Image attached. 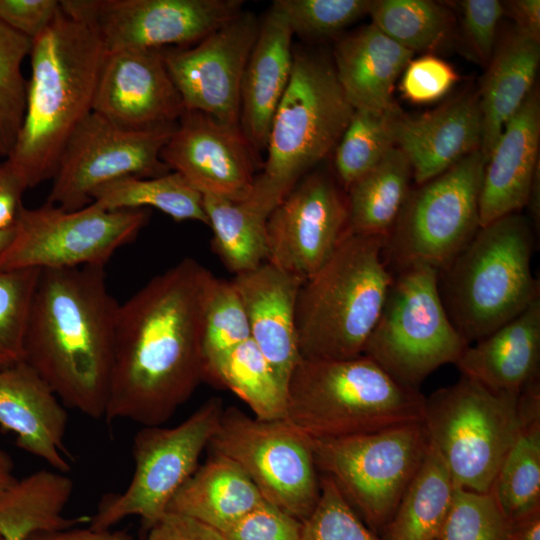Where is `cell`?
Listing matches in <instances>:
<instances>
[{
  "label": "cell",
  "mask_w": 540,
  "mask_h": 540,
  "mask_svg": "<svg viewBox=\"0 0 540 540\" xmlns=\"http://www.w3.org/2000/svg\"><path fill=\"white\" fill-rule=\"evenodd\" d=\"M216 278L187 257L119 304L107 423L162 425L204 380V316Z\"/></svg>",
  "instance_id": "6da1fadb"
},
{
  "label": "cell",
  "mask_w": 540,
  "mask_h": 540,
  "mask_svg": "<svg viewBox=\"0 0 540 540\" xmlns=\"http://www.w3.org/2000/svg\"><path fill=\"white\" fill-rule=\"evenodd\" d=\"M118 307L104 266L41 270L31 302L23 361L93 419L106 411Z\"/></svg>",
  "instance_id": "7a4b0ae2"
},
{
  "label": "cell",
  "mask_w": 540,
  "mask_h": 540,
  "mask_svg": "<svg viewBox=\"0 0 540 540\" xmlns=\"http://www.w3.org/2000/svg\"><path fill=\"white\" fill-rule=\"evenodd\" d=\"M105 56L93 31L62 9L32 41L24 121L7 158L27 188L53 179L69 138L92 112Z\"/></svg>",
  "instance_id": "3957f363"
},
{
  "label": "cell",
  "mask_w": 540,
  "mask_h": 540,
  "mask_svg": "<svg viewBox=\"0 0 540 540\" xmlns=\"http://www.w3.org/2000/svg\"><path fill=\"white\" fill-rule=\"evenodd\" d=\"M384 245L383 236L349 233L304 280L295 314L302 359L362 355L393 281Z\"/></svg>",
  "instance_id": "277c9868"
},
{
  "label": "cell",
  "mask_w": 540,
  "mask_h": 540,
  "mask_svg": "<svg viewBox=\"0 0 540 540\" xmlns=\"http://www.w3.org/2000/svg\"><path fill=\"white\" fill-rule=\"evenodd\" d=\"M425 399L363 355L301 359L289 379L285 420L308 438L349 437L421 421Z\"/></svg>",
  "instance_id": "5b68a950"
},
{
  "label": "cell",
  "mask_w": 540,
  "mask_h": 540,
  "mask_svg": "<svg viewBox=\"0 0 540 540\" xmlns=\"http://www.w3.org/2000/svg\"><path fill=\"white\" fill-rule=\"evenodd\" d=\"M532 224L520 212L479 228L439 272L446 312L468 345L486 337L540 298L531 260Z\"/></svg>",
  "instance_id": "8992f818"
},
{
  "label": "cell",
  "mask_w": 540,
  "mask_h": 540,
  "mask_svg": "<svg viewBox=\"0 0 540 540\" xmlns=\"http://www.w3.org/2000/svg\"><path fill=\"white\" fill-rule=\"evenodd\" d=\"M353 112L334 67L318 56L294 52L290 80L270 126L267 156L251 193L275 208L334 151Z\"/></svg>",
  "instance_id": "52a82bcc"
},
{
  "label": "cell",
  "mask_w": 540,
  "mask_h": 540,
  "mask_svg": "<svg viewBox=\"0 0 540 540\" xmlns=\"http://www.w3.org/2000/svg\"><path fill=\"white\" fill-rule=\"evenodd\" d=\"M519 395L491 391L462 375L426 397L422 421L455 487L490 492L523 425Z\"/></svg>",
  "instance_id": "ba28073f"
},
{
  "label": "cell",
  "mask_w": 540,
  "mask_h": 540,
  "mask_svg": "<svg viewBox=\"0 0 540 540\" xmlns=\"http://www.w3.org/2000/svg\"><path fill=\"white\" fill-rule=\"evenodd\" d=\"M395 272L362 355L399 383L418 389L439 367L456 364L468 344L446 312L438 270L414 264Z\"/></svg>",
  "instance_id": "9c48e42d"
},
{
  "label": "cell",
  "mask_w": 540,
  "mask_h": 540,
  "mask_svg": "<svg viewBox=\"0 0 540 540\" xmlns=\"http://www.w3.org/2000/svg\"><path fill=\"white\" fill-rule=\"evenodd\" d=\"M308 441L317 469L332 479L376 534L391 519L429 447L422 420L368 434Z\"/></svg>",
  "instance_id": "30bf717a"
},
{
  "label": "cell",
  "mask_w": 540,
  "mask_h": 540,
  "mask_svg": "<svg viewBox=\"0 0 540 540\" xmlns=\"http://www.w3.org/2000/svg\"><path fill=\"white\" fill-rule=\"evenodd\" d=\"M485 163L482 152L476 150L410 190L385 238L384 257L390 269L424 264L440 272L468 245L480 228Z\"/></svg>",
  "instance_id": "8fae6325"
},
{
  "label": "cell",
  "mask_w": 540,
  "mask_h": 540,
  "mask_svg": "<svg viewBox=\"0 0 540 540\" xmlns=\"http://www.w3.org/2000/svg\"><path fill=\"white\" fill-rule=\"evenodd\" d=\"M223 410L222 400L212 397L173 427L143 426L133 438L135 468L128 486L123 492L103 497L89 527L109 530L129 516L140 517L147 529L158 522L197 469Z\"/></svg>",
  "instance_id": "7c38bea8"
},
{
  "label": "cell",
  "mask_w": 540,
  "mask_h": 540,
  "mask_svg": "<svg viewBox=\"0 0 540 540\" xmlns=\"http://www.w3.org/2000/svg\"><path fill=\"white\" fill-rule=\"evenodd\" d=\"M236 463L264 500L303 522L320 496V476L308 438L287 420H261L224 408L209 446Z\"/></svg>",
  "instance_id": "4fadbf2b"
},
{
  "label": "cell",
  "mask_w": 540,
  "mask_h": 540,
  "mask_svg": "<svg viewBox=\"0 0 540 540\" xmlns=\"http://www.w3.org/2000/svg\"><path fill=\"white\" fill-rule=\"evenodd\" d=\"M146 209L108 211L94 203L66 211L45 203L23 207L14 238L0 256L1 269L105 266L146 225Z\"/></svg>",
  "instance_id": "5bb4252c"
},
{
  "label": "cell",
  "mask_w": 540,
  "mask_h": 540,
  "mask_svg": "<svg viewBox=\"0 0 540 540\" xmlns=\"http://www.w3.org/2000/svg\"><path fill=\"white\" fill-rule=\"evenodd\" d=\"M176 125L127 129L91 112L61 154L46 203L74 211L91 204L93 192L104 184L170 172L160 154Z\"/></svg>",
  "instance_id": "9a60e30c"
},
{
  "label": "cell",
  "mask_w": 540,
  "mask_h": 540,
  "mask_svg": "<svg viewBox=\"0 0 540 540\" xmlns=\"http://www.w3.org/2000/svg\"><path fill=\"white\" fill-rule=\"evenodd\" d=\"M241 0H62V11L86 24L106 53L187 47L239 15Z\"/></svg>",
  "instance_id": "2e32d148"
},
{
  "label": "cell",
  "mask_w": 540,
  "mask_h": 540,
  "mask_svg": "<svg viewBox=\"0 0 540 540\" xmlns=\"http://www.w3.org/2000/svg\"><path fill=\"white\" fill-rule=\"evenodd\" d=\"M268 259L304 280L349 234L346 192L326 173L305 175L267 219Z\"/></svg>",
  "instance_id": "e0dca14e"
},
{
  "label": "cell",
  "mask_w": 540,
  "mask_h": 540,
  "mask_svg": "<svg viewBox=\"0 0 540 540\" xmlns=\"http://www.w3.org/2000/svg\"><path fill=\"white\" fill-rule=\"evenodd\" d=\"M259 24L242 11L196 45L161 49L186 110L239 124L241 82Z\"/></svg>",
  "instance_id": "ac0fdd59"
},
{
  "label": "cell",
  "mask_w": 540,
  "mask_h": 540,
  "mask_svg": "<svg viewBox=\"0 0 540 540\" xmlns=\"http://www.w3.org/2000/svg\"><path fill=\"white\" fill-rule=\"evenodd\" d=\"M256 153L239 124L185 109L160 158L202 195L241 201L257 176Z\"/></svg>",
  "instance_id": "d6986e66"
},
{
  "label": "cell",
  "mask_w": 540,
  "mask_h": 540,
  "mask_svg": "<svg viewBox=\"0 0 540 540\" xmlns=\"http://www.w3.org/2000/svg\"><path fill=\"white\" fill-rule=\"evenodd\" d=\"M185 110L161 49L106 53L92 112L127 129L175 123Z\"/></svg>",
  "instance_id": "ffe728a7"
},
{
  "label": "cell",
  "mask_w": 540,
  "mask_h": 540,
  "mask_svg": "<svg viewBox=\"0 0 540 540\" xmlns=\"http://www.w3.org/2000/svg\"><path fill=\"white\" fill-rule=\"evenodd\" d=\"M246 311L250 336L287 390L302 359L296 332V303L304 279L266 261L231 280Z\"/></svg>",
  "instance_id": "44dd1931"
},
{
  "label": "cell",
  "mask_w": 540,
  "mask_h": 540,
  "mask_svg": "<svg viewBox=\"0 0 540 540\" xmlns=\"http://www.w3.org/2000/svg\"><path fill=\"white\" fill-rule=\"evenodd\" d=\"M394 136L395 146L411 165L416 184L433 179L480 150L482 117L478 93L462 94L416 116L401 112L395 119Z\"/></svg>",
  "instance_id": "7402d4cb"
},
{
  "label": "cell",
  "mask_w": 540,
  "mask_h": 540,
  "mask_svg": "<svg viewBox=\"0 0 540 540\" xmlns=\"http://www.w3.org/2000/svg\"><path fill=\"white\" fill-rule=\"evenodd\" d=\"M68 414L48 384L24 361L0 368V426L17 446L53 470H70L64 437Z\"/></svg>",
  "instance_id": "603a6c76"
},
{
  "label": "cell",
  "mask_w": 540,
  "mask_h": 540,
  "mask_svg": "<svg viewBox=\"0 0 540 540\" xmlns=\"http://www.w3.org/2000/svg\"><path fill=\"white\" fill-rule=\"evenodd\" d=\"M540 102L535 89L507 122L486 160L480 194V227L527 205L538 174Z\"/></svg>",
  "instance_id": "cb8c5ba5"
},
{
  "label": "cell",
  "mask_w": 540,
  "mask_h": 540,
  "mask_svg": "<svg viewBox=\"0 0 540 540\" xmlns=\"http://www.w3.org/2000/svg\"><path fill=\"white\" fill-rule=\"evenodd\" d=\"M293 36L285 16L271 5L259 24L240 89L239 125L257 152L266 150L273 116L290 80Z\"/></svg>",
  "instance_id": "d4e9b609"
},
{
  "label": "cell",
  "mask_w": 540,
  "mask_h": 540,
  "mask_svg": "<svg viewBox=\"0 0 540 540\" xmlns=\"http://www.w3.org/2000/svg\"><path fill=\"white\" fill-rule=\"evenodd\" d=\"M540 298L486 337L468 345L456 366L487 389L519 394L539 377Z\"/></svg>",
  "instance_id": "484cf974"
},
{
  "label": "cell",
  "mask_w": 540,
  "mask_h": 540,
  "mask_svg": "<svg viewBox=\"0 0 540 540\" xmlns=\"http://www.w3.org/2000/svg\"><path fill=\"white\" fill-rule=\"evenodd\" d=\"M414 53L372 23L342 38L334 51V70L354 108L401 112L393 99L396 80Z\"/></svg>",
  "instance_id": "4316f807"
},
{
  "label": "cell",
  "mask_w": 540,
  "mask_h": 540,
  "mask_svg": "<svg viewBox=\"0 0 540 540\" xmlns=\"http://www.w3.org/2000/svg\"><path fill=\"white\" fill-rule=\"evenodd\" d=\"M540 62V41L518 30L496 45L482 79L480 151L489 157L507 122L532 92Z\"/></svg>",
  "instance_id": "83f0119b"
},
{
  "label": "cell",
  "mask_w": 540,
  "mask_h": 540,
  "mask_svg": "<svg viewBox=\"0 0 540 540\" xmlns=\"http://www.w3.org/2000/svg\"><path fill=\"white\" fill-rule=\"evenodd\" d=\"M263 500L236 463L212 453L176 492L166 512L190 517L225 534Z\"/></svg>",
  "instance_id": "f1b7e54d"
},
{
  "label": "cell",
  "mask_w": 540,
  "mask_h": 540,
  "mask_svg": "<svg viewBox=\"0 0 540 540\" xmlns=\"http://www.w3.org/2000/svg\"><path fill=\"white\" fill-rule=\"evenodd\" d=\"M73 482L57 470H39L15 483L0 497V533L5 540H22L35 531H50L89 522L86 516L67 518L63 510Z\"/></svg>",
  "instance_id": "f546056e"
},
{
  "label": "cell",
  "mask_w": 540,
  "mask_h": 540,
  "mask_svg": "<svg viewBox=\"0 0 540 540\" xmlns=\"http://www.w3.org/2000/svg\"><path fill=\"white\" fill-rule=\"evenodd\" d=\"M455 485L429 442L425 457L404 492L381 540H440Z\"/></svg>",
  "instance_id": "4dcf8cb0"
},
{
  "label": "cell",
  "mask_w": 540,
  "mask_h": 540,
  "mask_svg": "<svg viewBox=\"0 0 540 540\" xmlns=\"http://www.w3.org/2000/svg\"><path fill=\"white\" fill-rule=\"evenodd\" d=\"M411 165L393 147L346 191L351 234L387 237L410 192Z\"/></svg>",
  "instance_id": "1f68e13d"
},
{
  "label": "cell",
  "mask_w": 540,
  "mask_h": 540,
  "mask_svg": "<svg viewBox=\"0 0 540 540\" xmlns=\"http://www.w3.org/2000/svg\"><path fill=\"white\" fill-rule=\"evenodd\" d=\"M212 248L230 272L253 270L268 259L267 219L273 211L253 195L241 201L203 195Z\"/></svg>",
  "instance_id": "d6a6232c"
},
{
  "label": "cell",
  "mask_w": 540,
  "mask_h": 540,
  "mask_svg": "<svg viewBox=\"0 0 540 540\" xmlns=\"http://www.w3.org/2000/svg\"><path fill=\"white\" fill-rule=\"evenodd\" d=\"M92 203L108 210L153 207L175 221H198L209 226L203 195L180 173L157 177H124L96 189Z\"/></svg>",
  "instance_id": "836d02e7"
},
{
  "label": "cell",
  "mask_w": 540,
  "mask_h": 540,
  "mask_svg": "<svg viewBox=\"0 0 540 540\" xmlns=\"http://www.w3.org/2000/svg\"><path fill=\"white\" fill-rule=\"evenodd\" d=\"M237 395L261 420L285 419L287 390L250 338L227 353L205 375Z\"/></svg>",
  "instance_id": "e575fe53"
},
{
  "label": "cell",
  "mask_w": 540,
  "mask_h": 540,
  "mask_svg": "<svg viewBox=\"0 0 540 540\" xmlns=\"http://www.w3.org/2000/svg\"><path fill=\"white\" fill-rule=\"evenodd\" d=\"M489 493L507 521L540 508V412L524 416Z\"/></svg>",
  "instance_id": "d590c367"
},
{
  "label": "cell",
  "mask_w": 540,
  "mask_h": 540,
  "mask_svg": "<svg viewBox=\"0 0 540 540\" xmlns=\"http://www.w3.org/2000/svg\"><path fill=\"white\" fill-rule=\"evenodd\" d=\"M368 15L381 32L413 53L439 47L454 22L445 6L430 0H371Z\"/></svg>",
  "instance_id": "8d00e7d4"
},
{
  "label": "cell",
  "mask_w": 540,
  "mask_h": 540,
  "mask_svg": "<svg viewBox=\"0 0 540 540\" xmlns=\"http://www.w3.org/2000/svg\"><path fill=\"white\" fill-rule=\"evenodd\" d=\"M401 112L354 110L334 149L336 173L345 192L395 147L394 124Z\"/></svg>",
  "instance_id": "74e56055"
},
{
  "label": "cell",
  "mask_w": 540,
  "mask_h": 540,
  "mask_svg": "<svg viewBox=\"0 0 540 540\" xmlns=\"http://www.w3.org/2000/svg\"><path fill=\"white\" fill-rule=\"evenodd\" d=\"M32 41L0 21V161L12 152L22 127L28 82L22 63Z\"/></svg>",
  "instance_id": "f35d334b"
},
{
  "label": "cell",
  "mask_w": 540,
  "mask_h": 540,
  "mask_svg": "<svg viewBox=\"0 0 540 540\" xmlns=\"http://www.w3.org/2000/svg\"><path fill=\"white\" fill-rule=\"evenodd\" d=\"M250 338L246 311L232 282L216 278L204 316V379L227 353Z\"/></svg>",
  "instance_id": "ab89813d"
},
{
  "label": "cell",
  "mask_w": 540,
  "mask_h": 540,
  "mask_svg": "<svg viewBox=\"0 0 540 540\" xmlns=\"http://www.w3.org/2000/svg\"><path fill=\"white\" fill-rule=\"evenodd\" d=\"M40 272L0 268V368L23 361L27 322Z\"/></svg>",
  "instance_id": "60d3db41"
},
{
  "label": "cell",
  "mask_w": 540,
  "mask_h": 540,
  "mask_svg": "<svg viewBox=\"0 0 540 540\" xmlns=\"http://www.w3.org/2000/svg\"><path fill=\"white\" fill-rule=\"evenodd\" d=\"M301 540H381L359 517L327 475H320V496L302 522Z\"/></svg>",
  "instance_id": "b9f144b4"
},
{
  "label": "cell",
  "mask_w": 540,
  "mask_h": 540,
  "mask_svg": "<svg viewBox=\"0 0 540 540\" xmlns=\"http://www.w3.org/2000/svg\"><path fill=\"white\" fill-rule=\"evenodd\" d=\"M508 521L491 493L455 487L440 540H507Z\"/></svg>",
  "instance_id": "7bdbcfd3"
},
{
  "label": "cell",
  "mask_w": 540,
  "mask_h": 540,
  "mask_svg": "<svg viewBox=\"0 0 540 540\" xmlns=\"http://www.w3.org/2000/svg\"><path fill=\"white\" fill-rule=\"evenodd\" d=\"M371 0H276L293 34L324 37L336 34L369 12Z\"/></svg>",
  "instance_id": "ee69618b"
},
{
  "label": "cell",
  "mask_w": 540,
  "mask_h": 540,
  "mask_svg": "<svg viewBox=\"0 0 540 540\" xmlns=\"http://www.w3.org/2000/svg\"><path fill=\"white\" fill-rule=\"evenodd\" d=\"M458 80L455 69L434 55L412 59L403 71L401 92L416 104L431 103L445 96Z\"/></svg>",
  "instance_id": "f6af8a7d"
},
{
  "label": "cell",
  "mask_w": 540,
  "mask_h": 540,
  "mask_svg": "<svg viewBox=\"0 0 540 540\" xmlns=\"http://www.w3.org/2000/svg\"><path fill=\"white\" fill-rule=\"evenodd\" d=\"M302 522L263 500L225 534L226 540H301Z\"/></svg>",
  "instance_id": "bcb514c9"
},
{
  "label": "cell",
  "mask_w": 540,
  "mask_h": 540,
  "mask_svg": "<svg viewBox=\"0 0 540 540\" xmlns=\"http://www.w3.org/2000/svg\"><path fill=\"white\" fill-rule=\"evenodd\" d=\"M461 13L464 38L475 57L488 64L496 48V33L505 14L498 0H462L457 2Z\"/></svg>",
  "instance_id": "7dc6e473"
},
{
  "label": "cell",
  "mask_w": 540,
  "mask_h": 540,
  "mask_svg": "<svg viewBox=\"0 0 540 540\" xmlns=\"http://www.w3.org/2000/svg\"><path fill=\"white\" fill-rule=\"evenodd\" d=\"M60 11L57 0H0V21L31 41L53 23Z\"/></svg>",
  "instance_id": "c3c4849f"
},
{
  "label": "cell",
  "mask_w": 540,
  "mask_h": 540,
  "mask_svg": "<svg viewBox=\"0 0 540 540\" xmlns=\"http://www.w3.org/2000/svg\"><path fill=\"white\" fill-rule=\"evenodd\" d=\"M147 540H226L223 533L190 517L166 512L148 529Z\"/></svg>",
  "instance_id": "681fc988"
},
{
  "label": "cell",
  "mask_w": 540,
  "mask_h": 540,
  "mask_svg": "<svg viewBox=\"0 0 540 540\" xmlns=\"http://www.w3.org/2000/svg\"><path fill=\"white\" fill-rule=\"evenodd\" d=\"M27 186L8 159L0 161V230L14 229L23 209Z\"/></svg>",
  "instance_id": "f907efd6"
},
{
  "label": "cell",
  "mask_w": 540,
  "mask_h": 540,
  "mask_svg": "<svg viewBox=\"0 0 540 540\" xmlns=\"http://www.w3.org/2000/svg\"><path fill=\"white\" fill-rule=\"evenodd\" d=\"M22 540H133L124 532L110 530H96L91 527L79 528L78 526L50 530L35 531L26 535Z\"/></svg>",
  "instance_id": "816d5d0a"
},
{
  "label": "cell",
  "mask_w": 540,
  "mask_h": 540,
  "mask_svg": "<svg viewBox=\"0 0 540 540\" xmlns=\"http://www.w3.org/2000/svg\"><path fill=\"white\" fill-rule=\"evenodd\" d=\"M505 13L516 22V30L535 39L540 40V1L539 0H513L503 3Z\"/></svg>",
  "instance_id": "f5cc1de1"
},
{
  "label": "cell",
  "mask_w": 540,
  "mask_h": 540,
  "mask_svg": "<svg viewBox=\"0 0 540 540\" xmlns=\"http://www.w3.org/2000/svg\"><path fill=\"white\" fill-rule=\"evenodd\" d=\"M507 540H540V508L508 521Z\"/></svg>",
  "instance_id": "db71d44e"
},
{
  "label": "cell",
  "mask_w": 540,
  "mask_h": 540,
  "mask_svg": "<svg viewBox=\"0 0 540 540\" xmlns=\"http://www.w3.org/2000/svg\"><path fill=\"white\" fill-rule=\"evenodd\" d=\"M14 463L10 455L0 446V497L15 483Z\"/></svg>",
  "instance_id": "11a10c76"
},
{
  "label": "cell",
  "mask_w": 540,
  "mask_h": 540,
  "mask_svg": "<svg viewBox=\"0 0 540 540\" xmlns=\"http://www.w3.org/2000/svg\"><path fill=\"white\" fill-rule=\"evenodd\" d=\"M15 234V228L9 230H0V256L11 244Z\"/></svg>",
  "instance_id": "9f6ffc18"
},
{
  "label": "cell",
  "mask_w": 540,
  "mask_h": 540,
  "mask_svg": "<svg viewBox=\"0 0 540 540\" xmlns=\"http://www.w3.org/2000/svg\"><path fill=\"white\" fill-rule=\"evenodd\" d=\"M0 540H5L1 533H0Z\"/></svg>",
  "instance_id": "6f0895ef"
}]
</instances>
